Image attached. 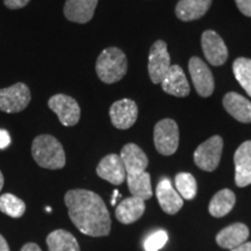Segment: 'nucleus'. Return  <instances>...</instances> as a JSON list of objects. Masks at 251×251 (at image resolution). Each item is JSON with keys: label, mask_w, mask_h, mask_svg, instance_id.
<instances>
[{"label": "nucleus", "mask_w": 251, "mask_h": 251, "mask_svg": "<svg viewBox=\"0 0 251 251\" xmlns=\"http://www.w3.org/2000/svg\"><path fill=\"white\" fill-rule=\"evenodd\" d=\"M64 202L69 216L80 233L92 237L107 236L111 231V216L101 197L83 188L65 193Z\"/></svg>", "instance_id": "1"}, {"label": "nucleus", "mask_w": 251, "mask_h": 251, "mask_svg": "<svg viewBox=\"0 0 251 251\" xmlns=\"http://www.w3.org/2000/svg\"><path fill=\"white\" fill-rule=\"evenodd\" d=\"M31 155L37 165L49 170H59L64 168L65 152L61 142L48 134L36 136L31 143Z\"/></svg>", "instance_id": "2"}, {"label": "nucleus", "mask_w": 251, "mask_h": 251, "mask_svg": "<svg viewBox=\"0 0 251 251\" xmlns=\"http://www.w3.org/2000/svg\"><path fill=\"white\" fill-rule=\"evenodd\" d=\"M128 62L125 52L117 47H109L100 52L96 63V71L99 79L105 84L121 80L127 74Z\"/></svg>", "instance_id": "3"}, {"label": "nucleus", "mask_w": 251, "mask_h": 251, "mask_svg": "<svg viewBox=\"0 0 251 251\" xmlns=\"http://www.w3.org/2000/svg\"><path fill=\"white\" fill-rule=\"evenodd\" d=\"M31 94L27 84L19 81L14 85L0 89V111L8 114L25 111L30 103Z\"/></svg>", "instance_id": "4"}, {"label": "nucleus", "mask_w": 251, "mask_h": 251, "mask_svg": "<svg viewBox=\"0 0 251 251\" xmlns=\"http://www.w3.org/2000/svg\"><path fill=\"white\" fill-rule=\"evenodd\" d=\"M153 142L161 155H174L179 144V129L176 121L172 119H163L157 122L153 130Z\"/></svg>", "instance_id": "5"}, {"label": "nucleus", "mask_w": 251, "mask_h": 251, "mask_svg": "<svg viewBox=\"0 0 251 251\" xmlns=\"http://www.w3.org/2000/svg\"><path fill=\"white\" fill-rule=\"evenodd\" d=\"M224 140L219 135L212 136L198 147L194 151V163L203 171L212 172L218 168L221 159Z\"/></svg>", "instance_id": "6"}, {"label": "nucleus", "mask_w": 251, "mask_h": 251, "mask_svg": "<svg viewBox=\"0 0 251 251\" xmlns=\"http://www.w3.org/2000/svg\"><path fill=\"white\" fill-rule=\"evenodd\" d=\"M48 106L65 127H72L79 122L80 107L72 97L63 93L55 94L48 100Z\"/></svg>", "instance_id": "7"}, {"label": "nucleus", "mask_w": 251, "mask_h": 251, "mask_svg": "<svg viewBox=\"0 0 251 251\" xmlns=\"http://www.w3.org/2000/svg\"><path fill=\"white\" fill-rule=\"evenodd\" d=\"M170 67L171 58L168 51V46L164 41H156L150 49L148 62L149 77L152 83L161 84Z\"/></svg>", "instance_id": "8"}, {"label": "nucleus", "mask_w": 251, "mask_h": 251, "mask_svg": "<svg viewBox=\"0 0 251 251\" xmlns=\"http://www.w3.org/2000/svg\"><path fill=\"white\" fill-rule=\"evenodd\" d=\"M188 70L197 93L203 98L211 96L214 91V78L206 63L199 57H192L188 62Z\"/></svg>", "instance_id": "9"}, {"label": "nucleus", "mask_w": 251, "mask_h": 251, "mask_svg": "<svg viewBox=\"0 0 251 251\" xmlns=\"http://www.w3.org/2000/svg\"><path fill=\"white\" fill-rule=\"evenodd\" d=\"M201 47L203 55L209 64L219 67L228 58V49L224 40L214 30H206L201 36Z\"/></svg>", "instance_id": "10"}, {"label": "nucleus", "mask_w": 251, "mask_h": 251, "mask_svg": "<svg viewBox=\"0 0 251 251\" xmlns=\"http://www.w3.org/2000/svg\"><path fill=\"white\" fill-rule=\"evenodd\" d=\"M139 108L136 102L130 99H121L115 101L109 108V118L118 129H128L137 120Z\"/></svg>", "instance_id": "11"}, {"label": "nucleus", "mask_w": 251, "mask_h": 251, "mask_svg": "<svg viewBox=\"0 0 251 251\" xmlns=\"http://www.w3.org/2000/svg\"><path fill=\"white\" fill-rule=\"evenodd\" d=\"M97 175L113 185H120L126 180L127 174L120 155L111 153L105 156L97 166Z\"/></svg>", "instance_id": "12"}, {"label": "nucleus", "mask_w": 251, "mask_h": 251, "mask_svg": "<svg viewBox=\"0 0 251 251\" xmlns=\"http://www.w3.org/2000/svg\"><path fill=\"white\" fill-rule=\"evenodd\" d=\"M235 183L238 187L251 184V141H246L238 147L234 155Z\"/></svg>", "instance_id": "13"}, {"label": "nucleus", "mask_w": 251, "mask_h": 251, "mask_svg": "<svg viewBox=\"0 0 251 251\" xmlns=\"http://www.w3.org/2000/svg\"><path fill=\"white\" fill-rule=\"evenodd\" d=\"M120 157L124 162L127 177L143 174L148 166V157L139 146L128 143L122 148Z\"/></svg>", "instance_id": "14"}, {"label": "nucleus", "mask_w": 251, "mask_h": 251, "mask_svg": "<svg viewBox=\"0 0 251 251\" xmlns=\"http://www.w3.org/2000/svg\"><path fill=\"white\" fill-rule=\"evenodd\" d=\"M156 196L163 211L170 215H174L179 212V209L184 205L183 198L175 190L170 179L166 177L162 178L161 181L157 185Z\"/></svg>", "instance_id": "15"}, {"label": "nucleus", "mask_w": 251, "mask_h": 251, "mask_svg": "<svg viewBox=\"0 0 251 251\" xmlns=\"http://www.w3.org/2000/svg\"><path fill=\"white\" fill-rule=\"evenodd\" d=\"M97 5L98 0H67L63 12L69 21L86 24L93 18Z\"/></svg>", "instance_id": "16"}, {"label": "nucleus", "mask_w": 251, "mask_h": 251, "mask_svg": "<svg viewBox=\"0 0 251 251\" xmlns=\"http://www.w3.org/2000/svg\"><path fill=\"white\" fill-rule=\"evenodd\" d=\"M161 84L163 91L171 96L186 97L190 94L187 78L179 65H171Z\"/></svg>", "instance_id": "17"}, {"label": "nucleus", "mask_w": 251, "mask_h": 251, "mask_svg": "<svg viewBox=\"0 0 251 251\" xmlns=\"http://www.w3.org/2000/svg\"><path fill=\"white\" fill-rule=\"evenodd\" d=\"M249 237V228L244 224H233L222 229L216 235V243L225 249H234L243 244Z\"/></svg>", "instance_id": "18"}, {"label": "nucleus", "mask_w": 251, "mask_h": 251, "mask_svg": "<svg viewBox=\"0 0 251 251\" xmlns=\"http://www.w3.org/2000/svg\"><path fill=\"white\" fill-rule=\"evenodd\" d=\"M224 107L231 117L243 124L251 122V101L236 92H229L224 97Z\"/></svg>", "instance_id": "19"}, {"label": "nucleus", "mask_w": 251, "mask_h": 251, "mask_svg": "<svg viewBox=\"0 0 251 251\" xmlns=\"http://www.w3.org/2000/svg\"><path fill=\"white\" fill-rule=\"evenodd\" d=\"M146 211L144 200L136 197L126 198L119 203L115 209V216L121 224L130 225L137 221Z\"/></svg>", "instance_id": "20"}, {"label": "nucleus", "mask_w": 251, "mask_h": 251, "mask_svg": "<svg viewBox=\"0 0 251 251\" xmlns=\"http://www.w3.org/2000/svg\"><path fill=\"white\" fill-rule=\"evenodd\" d=\"M212 0H179L176 6V15L181 21H193L207 13Z\"/></svg>", "instance_id": "21"}, {"label": "nucleus", "mask_w": 251, "mask_h": 251, "mask_svg": "<svg viewBox=\"0 0 251 251\" xmlns=\"http://www.w3.org/2000/svg\"><path fill=\"white\" fill-rule=\"evenodd\" d=\"M235 202H236V197L233 191L225 188V190L219 191L212 198L208 207L209 213L214 218H222L234 208Z\"/></svg>", "instance_id": "22"}, {"label": "nucleus", "mask_w": 251, "mask_h": 251, "mask_svg": "<svg viewBox=\"0 0 251 251\" xmlns=\"http://www.w3.org/2000/svg\"><path fill=\"white\" fill-rule=\"evenodd\" d=\"M49 251H80L76 237L63 229L51 231L47 237Z\"/></svg>", "instance_id": "23"}, {"label": "nucleus", "mask_w": 251, "mask_h": 251, "mask_svg": "<svg viewBox=\"0 0 251 251\" xmlns=\"http://www.w3.org/2000/svg\"><path fill=\"white\" fill-rule=\"evenodd\" d=\"M129 188L131 197L140 198L142 200H148L152 196L151 190V180H150V175L147 171L137 176H130L126 177Z\"/></svg>", "instance_id": "24"}, {"label": "nucleus", "mask_w": 251, "mask_h": 251, "mask_svg": "<svg viewBox=\"0 0 251 251\" xmlns=\"http://www.w3.org/2000/svg\"><path fill=\"white\" fill-rule=\"evenodd\" d=\"M0 212L14 219L21 218L26 212V203L14 194L4 193L0 196Z\"/></svg>", "instance_id": "25"}, {"label": "nucleus", "mask_w": 251, "mask_h": 251, "mask_svg": "<svg viewBox=\"0 0 251 251\" xmlns=\"http://www.w3.org/2000/svg\"><path fill=\"white\" fill-rule=\"evenodd\" d=\"M233 71L240 85L251 97V59L240 57L234 62Z\"/></svg>", "instance_id": "26"}, {"label": "nucleus", "mask_w": 251, "mask_h": 251, "mask_svg": "<svg viewBox=\"0 0 251 251\" xmlns=\"http://www.w3.org/2000/svg\"><path fill=\"white\" fill-rule=\"evenodd\" d=\"M175 184L178 193L183 199L192 200L197 196V180L191 174H187V172L178 174L175 178Z\"/></svg>", "instance_id": "27"}, {"label": "nucleus", "mask_w": 251, "mask_h": 251, "mask_svg": "<svg viewBox=\"0 0 251 251\" xmlns=\"http://www.w3.org/2000/svg\"><path fill=\"white\" fill-rule=\"evenodd\" d=\"M168 234L164 230H157L155 233L149 235L144 241V250L146 251H158L161 250L165 243L168 242Z\"/></svg>", "instance_id": "28"}, {"label": "nucleus", "mask_w": 251, "mask_h": 251, "mask_svg": "<svg viewBox=\"0 0 251 251\" xmlns=\"http://www.w3.org/2000/svg\"><path fill=\"white\" fill-rule=\"evenodd\" d=\"M30 0H4V4L8 9H20L26 7Z\"/></svg>", "instance_id": "29"}, {"label": "nucleus", "mask_w": 251, "mask_h": 251, "mask_svg": "<svg viewBox=\"0 0 251 251\" xmlns=\"http://www.w3.org/2000/svg\"><path fill=\"white\" fill-rule=\"evenodd\" d=\"M235 2L244 15L251 18V0H235Z\"/></svg>", "instance_id": "30"}, {"label": "nucleus", "mask_w": 251, "mask_h": 251, "mask_svg": "<svg viewBox=\"0 0 251 251\" xmlns=\"http://www.w3.org/2000/svg\"><path fill=\"white\" fill-rule=\"evenodd\" d=\"M11 144V135L7 130L0 129V149H5Z\"/></svg>", "instance_id": "31"}, {"label": "nucleus", "mask_w": 251, "mask_h": 251, "mask_svg": "<svg viewBox=\"0 0 251 251\" xmlns=\"http://www.w3.org/2000/svg\"><path fill=\"white\" fill-rule=\"evenodd\" d=\"M21 251H42L36 243H27L23 247Z\"/></svg>", "instance_id": "32"}, {"label": "nucleus", "mask_w": 251, "mask_h": 251, "mask_svg": "<svg viewBox=\"0 0 251 251\" xmlns=\"http://www.w3.org/2000/svg\"><path fill=\"white\" fill-rule=\"evenodd\" d=\"M230 251H251V242H244L241 246H238Z\"/></svg>", "instance_id": "33"}, {"label": "nucleus", "mask_w": 251, "mask_h": 251, "mask_svg": "<svg viewBox=\"0 0 251 251\" xmlns=\"http://www.w3.org/2000/svg\"><path fill=\"white\" fill-rule=\"evenodd\" d=\"M0 251H9L7 241L5 240L2 235H0Z\"/></svg>", "instance_id": "34"}, {"label": "nucleus", "mask_w": 251, "mask_h": 251, "mask_svg": "<svg viewBox=\"0 0 251 251\" xmlns=\"http://www.w3.org/2000/svg\"><path fill=\"white\" fill-rule=\"evenodd\" d=\"M2 186H4V176H2V172L0 171V192H1Z\"/></svg>", "instance_id": "35"}, {"label": "nucleus", "mask_w": 251, "mask_h": 251, "mask_svg": "<svg viewBox=\"0 0 251 251\" xmlns=\"http://www.w3.org/2000/svg\"><path fill=\"white\" fill-rule=\"evenodd\" d=\"M118 194H119L118 191H114V196H113V199H112V205H113V206L115 205V200H117Z\"/></svg>", "instance_id": "36"}]
</instances>
